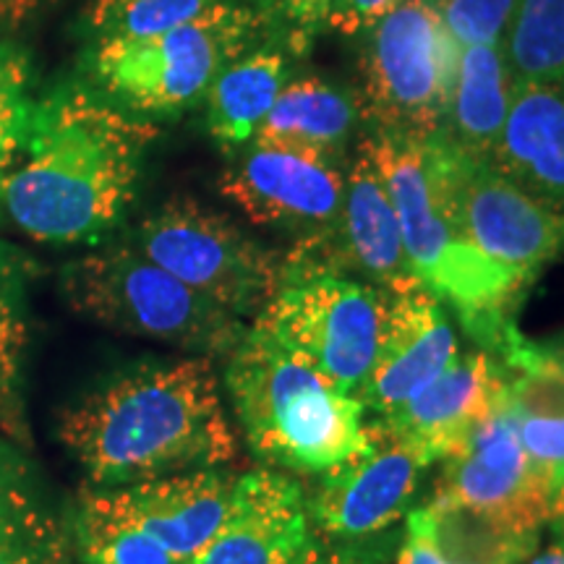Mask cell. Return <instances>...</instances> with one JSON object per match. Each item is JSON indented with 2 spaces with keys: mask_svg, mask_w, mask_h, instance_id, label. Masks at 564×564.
Wrapping results in <instances>:
<instances>
[{
  "mask_svg": "<svg viewBox=\"0 0 564 564\" xmlns=\"http://www.w3.org/2000/svg\"><path fill=\"white\" fill-rule=\"evenodd\" d=\"M489 162L535 199L564 212V82L514 87Z\"/></svg>",
  "mask_w": 564,
  "mask_h": 564,
  "instance_id": "19",
  "label": "cell"
},
{
  "mask_svg": "<svg viewBox=\"0 0 564 564\" xmlns=\"http://www.w3.org/2000/svg\"><path fill=\"white\" fill-rule=\"evenodd\" d=\"M220 192L251 223L282 230L299 241L324 236L345 199L340 158L251 139L232 152Z\"/></svg>",
  "mask_w": 564,
  "mask_h": 564,
  "instance_id": "12",
  "label": "cell"
},
{
  "mask_svg": "<svg viewBox=\"0 0 564 564\" xmlns=\"http://www.w3.org/2000/svg\"><path fill=\"white\" fill-rule=\"evenodd\" d=\"M405 0H337L333 17L327 21V30H335L345 37L369 32L377 21L392 13Z\"/></svg>",
  "mask_w": 564,
  "mask_h": 564,
  "instance_id": "32",
  "label": "cell"
},
{
  "mask_svg": "<svg viewBox=\"0 0 564 564\" xmlns=\"http://www.w3.org/2000/svg\"><path fill=\"white\" fill-rule=\"evenodd\" d=\"M0 564H63L51 541L42 535H19L0 541Z\"/></svg>",
  "mask_w": 564,
  "mask_h": 564,
  "instance_id": "34",
  "label": "cell"
},
{
  "mask_svg": "<svg viewBox=\"0 0 564 564\" xmlns=\"http://www.w3.org/2000/svg\"><path fill=\"white\" fill-rule=\"evenodd\" d=\"M58 436L97 489L225 468L238 457L220 377L204 356L131 366L66 408Z\"/></svg>",
  "mask_w": 564,
  "mask_h": 564,
  "instance_id": "2",
  "label": "cell"
},
{
  "mask_svg": "<svg viewBox=\"0 0 564 564\" xmlns=\"http://www.w3.org/2000/svg\"><path fill=\"white\" fill-rule=\"evenodd\" d=\"M361 116V102L350 91L319 79H295L282 87L253 139L340 158Z\"/></svg>",
  "mask_w": 564,
  "mask_h": 564,
  "instance_id": "22",
  "label": "cell"
},
{
  "mask_svg": "<svg viewBox=\"0 0 564 564\" xmlns=\"http://www.w3.org/2000/svg\"><path fill=\"white\" fill-rule=\"evenodd\" d=\"M282 267L350 274L384 293L415 282L371 137L358 141L356 158L345 171V199L337 223L324 236L295 243Z\"/></svg>",
  "mask_w": 564,
  "mask_h": 564,
  "instance_id": "13",
  "label": "cell"
},
{
  "mask_svg": "<svg viewBox=\"0 0 564 564\" xmlns=\"http://www.w3.org/2000/svg\"><path fill=\"white\" fill-rule=\"evenodd\" d=\"M32 61L21 47L0 40V175L17 162L34 112Z\"/></svg>",
  "mask_w": 564,
  "mask_h": 564,
  "instance_id": "27",
  "label": "cell"
},
{
  "mask_svg": "<svg viewBox=\"0 0 564 564\" xmlns=\"http://www.w3.org/2000/svg\"><path fill=\"white\" fill-rule=\"evenodd\" d=\"M444 202L455 228L481 257L533 282L564 251V212L535 199L494 167L465 152L447 133L429 137Z\"/></svg>",
  "mask_w": 564,
  "mask_h": 564,
  "instance_id": "10",
  "label": "cell"
},
{
  "mask_svg": "<svg viewBox=\"0 0 564 564\" xmlns=\"http://www.w3.org/2000/svg\"><path fill=\"white\" fill-rule=\"evenodd\" d=\"M225 390L251 453L291 474L319 476L369 444L366 408L259 324L225 358Z\"/></svg>",
  "mask_w": 564,
  "mask_h": 564,
  "instance_id": "4",
  "label": "cell"
},
{
  "mask_svg": "<svg viewBox=\"0 0 564 564\" xmlns=\"http://www.w3.org/2000/svg\"><path fill=\"white\" fill-rule=\"evenodd\" d=\"M34 3H37V0H0V9L9 11V13H17L19 17V13H24Z\"/></svg>",
  "mask_w": 564,
  "mask_h": 564,
  "instance_id": "38",
  "label": "cell"
},
{
  "mask_svg": "<svg viewBox=\"0 0 564 564\" xmlns=\"http://www.w3.org/2000/svg\"><path fill=\"white\" fill-rule=\"evenodd\" d=\"M0 181H3V175H0Z\"/></svg>",
  "mask_w": 564,
  "mask_h": 564,
  "instance_id": "39",
  "label": "cell"
},
{
  "mask_svg": "<svg viewBox=\"0 0 564 564\" xmlns=\"http://www.w3.org/2000/svg\"><path fill=\"white\" fill-rule=\"evenodd\" d=\"M34 262L26 253L0 243V413L17 405L21 361L26 350V301Z\"/></svg>",
  "mask_w": 564,
  "mask_h": 564,
  "instance_id": "26",
  "label": "cell"
},
{
  "mask_svg": "<svg viewBox=\"0 0 564 564\" xmlns=\"http://www.w3.org/2000/svg\"><path fill=\"white\" fill-rule=\"evenodd\" d=\"M426 468L382 421H369V444L324 470L306 491L308 518L327 541L371 539L403 518Z\"/></svg>",
  "mask_w": 564,
  "mask_h": 564,
  "instance_id": "14",
  "label": "cell"
},
{
  "mask_svg": "<svg viewBox=\"0 0 564 564\" xmlns=\"http://www.w3.org/2000/svg\"><path fill=\"white\" fill-rule=\"evenodd\" d=\"M76 564H181L158 541L116 510L108 491L82 494L74 523Z\"/></svg>",
  "mask_w": 564,
  "mask_h": 564,
  "instance_id": "23",
  "label": "cell"
},
{
  "mask_svg": "<svg viewBox=\"0 0 564 564\" xmlns=\"http://www.w3.org/2000/svg\"><path fill=\"white\" fill-rule=\"evenodd\" d=\"M510 415L528 457L564 484V415Z\"/></svg>",
  "mask_w": 564,
  "mask_h": 564,
  "instance_id": "30",
  "label": "cell"
},
{
  "mask_svg": "<svg viewBox=\"0 0 564 564\" xmlns=\"http://www.w3.org/2000/svg\"><path fill=\"white\" fill-rule=\"evenodd\" d=\"M154 137L152 121L116 108L87 82L61 84L34 105L0 202L40 243L102 241L137 199Z\"/></svg>",
  "mask_w": 564,
  "mask_h": 564,
  "instance_id": "1",
  "label": "cell"
},
{
  "mask_svg": "<svg viewBox=\"0 0 564 564\" xmlns=\"http://www.w3.org/2000/svg\"><path fill=\"white\" fill-rule=\"evenodd\" d=\"M387 295L382 345L361 392L364 408L377 415L398 411L460 356L444 303L419 280Z\"/></svg>",
  "mask_w": 564,
  "mask_h": 564,
  "instance_id": "16",
  "label": "cell"
},
{
  "mask_svg": "<svg viewBox=\"0 0 564 564\" xmlns=\"http://www.w3.org/2000/svg\"><path fill=\"white\" fill-rule=\"evenodd\" d=\"M523 564H564V546L554 544L541 549V552H533Z\"/></svg>",
  "mask_w": 564,
  "mask_h": 564,
  "instance_id": "37",
  "label": "cell"
},
{
  "mask_svg": "<svg viewBox=\"0 0 564 564\" xmlns=\"http://www.w3.org/2000/svg\"><path fill=\"white\" fill-rule=\"evenodd\" d=\"M129 243L225 312L259 314L280 280L282 259L230 217L194 199H173L144 217Z\"/></svg>",
  "mask_w": 564,
  "mask_h": 564,
  "instance_id": "9",
  "label": "cell"
},
{
  "mask_svg": "<svg viewBox=\"0 0 564 564\" xmlns=\"http://www.w3.org/2000/svg\"><path fill=\"white\" fill-rule=\"evenodd\" d=\"M390 552V539H358V541H312L293 564H382Z\"/></svg>",
  "mask_w": 564,
  "mask_h": 564,
  "instance_id": "31",
  "label": "cell"
},
{
  "mask_svg": "<svg viewBox=\"0 0 564 564\" xmlns=\"http://www.w3.org/2000/svg\"><path fill=\"white\" fill-rule=\"evenodd\" d=\"M225 0H91L84 13L89 45L147 40L199 19Z\"/></svg>",
  "mask_w": 564,
  "mask_h": 564,
  "instance_id": "25",
  "label": "cell"
},
{
  "mask_svg": "<svg viewBox=\"0 0 564 564\" xmlns=\"http://www.w3.org/2000/svg\"><path fill=\"white\" fill-rule=\"evenodd\" d=\"M314 541L306 489L272 468L238 476L228 518L188 564H293Z\"/></svg>",
  "mask_w": 564,
  "mask_h": 564,
  "instance_id": "17",
  "label": "cell"
},
{
  "mask_svg": "<svg viewBox=\"0 0 564 564\" xmlns=\"http://www.w3.org/2000/svg\"><path fill=\"white\" fill-rule=\"evenodd\" d=\"M267 40L270 26L249 0H225L171 32L89 45L87 84L144 121L171 118L204 102L223 68Z\"/></svg>",
  "mask_w": 564,
  "mask_h": 564,
  "instance_id": "5",
  "label": "cell"
},
{
  "mask_svg": "<svg viewBox=\"0 0 564 564\" xmlns=\"http://www.w3.org/2000/svg\"><path fill=\"white\" fill-rule=\"evenodd\" d=\"M288 82L285 53L270 40L232 61L204 97L212 139L230 154L249 144Z\"/></svg>",
  "mask_w": 564,
  "mask_h": 564,
  "instance_id": "21",
  "label": "cell"
},
{
  "mask_svg": "<svg viewBox=\"0 0 564 564\" xmlns=\"http://www.w3.org/2000/svg\"><path fill=\"white\" fill-rule=\"evenodd\" d=\"M19 535H40V523H34L30 507L21 510H0V541L19 539Z\"/></svg>",
  "mask_w": 564,
  "mask_h": 564,
  "instance_id": "35",
  "label": "cell"
},
{
  "mask_svg": "<svg viewBox=\"0 0 564 564\" xmlns=\"http://www.w3.org/2000/svg\"><path fill=\"white\" fill-rule=\"evenodd\" d=\"M549 528H552L556 544L564 546V484L556 489L554 499H552V510H549V518H546Z\"/></svg>",
  "mask_w": 564,
  "mask_h": 564,
  "instance_id": "36",
  "label": "cell"
},
{
  "mask_svg": "<svg viewBox=\"0 0 564 564\" xmlns=\"http://www.w3.org/2000/svg\"><path fill=\"white\" fill-rule=\"evenodd\" d=\"M457 45L502 47L520 0H432Z\"/></svg>",
  "mask_w": 564,
  "mask_h": 564,
  "instance_id": "28",
  "label": "cell"
},
{
  "mask_svg": "<svg viewBox=\"0 0 564 564\" xmlns=\"http://www.w3.org/2000/svg\"><path fill=\"white\" fill-rule=\"evenodd\" d=\"M502 53L514 84H562L564 0H520Z\"/></svg>",
  "mask_w": 564,
  "mask_h": 564,
  "instance_id": "24",
  "label": "cell"
},
{
  "mask_svg": "<svg viewBox=\"0 0 564 564\" xmlns=\"http://www.w3.org/2000/svg\"><path fill=\"white\" fill-rule=\"evenodd\" d=\"M270 26L272 40H280L291 53H303L333 17L337 0H249Z\"/></svg>",
  "mask_w": 564,
  "mask_h": 564,
  "instance_id": "29",
  "label": "cell"
},
{
  "mask_svg": "<svg viewBox=\"0 0 564 564\" xmlns=\"http://www.w3.org/2000/svg\"><path fill=\"white\" fill-rule=\"evenodd\" d=\"M560 486L528 457L502 403L478 426L463 453L444 460L432 507L470 514L505 533L533 535L546 523Z\"/></svg>",
  "mask_w": 564,
  "mask_h": 564,
  "instance_id": "11",
  "label": "cell"
},
{
  "mask_svg": "<svg viewBox=\"0 0 564 564\" xmlns=\"http://www.w3.org/2000/svg\"><path fill=\"white\" fill-rule=\"evenodd\" d=\"M514 84L502 47L457 45L444 133L476 158H491L510 116Z\"/></svg>",
  "mask_w": 564,
  "mask_h": 564,
  "instance_id": "20",
  "label": "cell"
},
{
  "mask_svg": "<svg viewBox=\"0 0 564 564\" xmlns=\"http://www.w3.org/2000/svg\"><path fill=\"white\" fill-rule=\"evenodd\" d=\"M398 564H453L434 544L429 507H419L408 518L403 546L398 552Z\"/></svg>",
  "mask_w": 564,
  "mask_h": 564,
  "instance_id": "33",
  "label": "cell"
},
{
  "mask_svg": "<svg viewBox=\"0 0 564 564\" xmlns=\"http://www.w3.org/2000/svg\"><path fill=\"white\" fill-rule=\"evenodd\" d=\"M387 295L350 274L280 264V280L257 314L259 327L335 390L361 400L387 322Z\"/></svg>",
  "mask_w": 564,
  "mask_h": 564,
  "instance_id": "7",
  "label": "cell"
},
{
  "mask_svg": "<svg viewBox=\"0 0 564 564\" xmlns=\"http://www.w3.org/2000/svg\"><path fill=\"white\" fill-rule=\"evenodd\" d=\"M371 141L415 280L453 308L465 333L484 350L505 356L520 337L514 308L531 282L489 262L457 232L429 137L373 131Z\"/></svg>",
  "mask_w": 564,
  "mask_h": 564,
  "instance_id": "3",
  "label": "cell"
},
{
  "mask_svg": "<svg viewBox=\"0 0 564 564\" xmlns=\"http://www.w3.org/2000/svg\"><path fill=\"white\" fill-rule=\"evenodd\" d=\"M510 369L489 350L460 352L447 371L398 411L377 415L423 465L463 453L478 426L505 403Z\"/></svg>",
  "mask_w": 564,
  "mask_h": 564,
  "instance_id": "15",
  "label": "cell"
},
{
  "mask_svg": "<svg viewBox=\"0 0 564 564\" xmlns=\"http://www.w3.org/2000/svg\"><path fill=\"white\" fill-rule=\"evenodd\" d=\"M238 476L225 468H204L105 491L123 518L188 564L228 518Z\"/></svg>",
  "mask_w": 564,
  "mask_h": 564,
  "instance_id": "18",
  "label": "cell"
},
{
  "mask_svg": "<svg viewBox=\"0 0 564 564\" xmlns=\"http://www.w3.org/2000/svg\"><path fill=\"white\" fill-rule=\"evenodd\" d=\"M61 285L70 306L102 327L192 356L228 358L246 335L241 316L183 285L129 241L74 259Z\"/></svg>",
  "mask_w": 564,
  "mask_h": 564,
  "instance_id": "6",
  "label": "cell"
},
{
  "mask_svg": "<svg viewBox=\"0 0 564 564\" xmlns=\"http://www.w3.org/2000/svg\"><path fill=\"white\" fill-rule=\"evenodd\" d=\"M457 42L432 0H405L369 30L361 110L373 131L432 137L444 129L455 82Z\"/></svg>",
  "mask_w": 564,
  "mask_h": 564,
  "instance_id": "8",
  "label": "cell"
}]
</instances>
